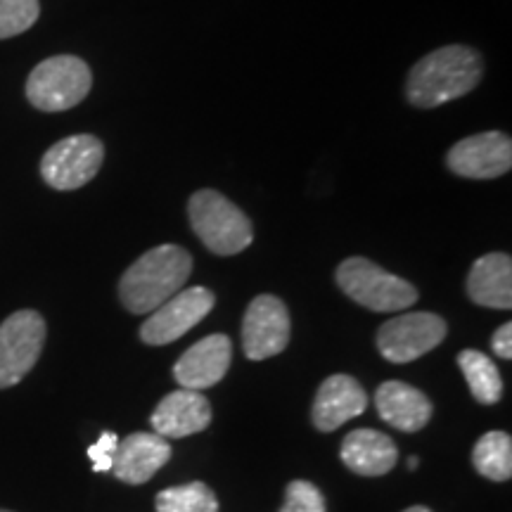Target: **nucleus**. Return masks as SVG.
<instances>
[{
  "label": "nucleus",
  "instance_id": "f257e3e1",
  "mask_svg": "<svg viewBox=\"0 0 512 512\" xmlns=\"http://www.w3.org/2000/svg\"><path fill=\"white\" fill-rule=\"evenodd\" d=\"M484 76V62L477 50L446 46L425 55L406 81V98L420 110H434L475 91Z\"/></svg>",
  "mask_w": 512,
  "mask_h": 512
},
{
  "label": "nucleus",
  "instance_id": "f03ea898",
  "mask_svg": "<svg viewBox=\"0 0 512 512\" xmlns=\"http://www.w3.org/2000/svg\"><path fill=\"white\" fill-rule=\"evenodd\" d=\"M192 273V256L178 245H159L145 252L121 275L119 297L128 311L143 316L183 290Z\"/></svg>",
  "mask_w": 512,
  "mask_h": 512
},
{
  "label": "nucleus",
  "instance_id": "7ed1b4c3",
  "mask_svg": "<svg viewBox=\"0 0 512 512\" xmlns=\"http://www.w3.org/2000/svg\"><path fill=\"white\" fill-rule=\"evenodd\" d=\"M188 216L192 230L209 252L233 256L252 245V221L219 190H197L188 202Z\"/></svg>",
  "mask_w": 512,
  "mask_h": 512
},
{
  "label": "nucleus",
  "instance_id": "20e7f679",
  "mask_svg": "<svg viewBox=\"0 0 512 512\" xmlns=\"http://www.w3.org/2000/svg\"><path fill=\"white\" fill-rule=\"evenodd\" d=\"M335 278L339 290L347 294L351 302L366 306L370 311H403L418 302V290L408 280L387 273L363 256H351L342 261Z\"/></svg>",
  "mask_w": 512,
  "mask_h": 512
},
{
  "label": "nucleus",
  "instance_id": "39448f33",
  "mask_svg": "<svg viewBox=\"0 0 512 512\" xmlns=\"http://www.w3.org/2000/svg\"><path fill=\"white\" fill-rule=\"evenodd\" d=\"M91 67L76 55H55L36 64L27 81V98L41 112L72 110L91 93Z\"/></svg>",
  "mask_w": 512,
  "mask_h": 512
},
{
  "label": "nucleus",
  "instance_id": "423d86ee",
  "mask_svg": "<svg viewBox=\"0 0 512 512\" xmlns=\"http://www.w3.org/2000/svg\"><path fill=\"white\" fill-rule=\"evenodd\" d=\"M46 344V320L24 309L0 323V389L15 387L31 373Z\"/></svg>",
  "mask_w": 512,
  "mask_h": 512
},
{
  "label": "nucleus",
  "instance_id": "0eeeda50",
  "mask_svg": "<svg viewBox=\"0 0 512 512\" xmlns=\"http://www.w3.org/2000/svg\"><path fill=\"white\" fill-rule=\"evenodd\" d=\"M105 162V145L91 133H79L55 143L41 159V176L53 190H79L98 176Z\"/></svg>",
  "mask_w": 512,
  "mask_h": 512
},
{
  "label": "nucleus",
  "instance_id": "6e6552de",
  "mask_svg": "<svg viewBox=\"0 0 512 512\" xmlns=\"http://www.w3.org/2000/svg\"><path fill=\"white\" fill-rule=\"evenodd\" d=\"M446 320L437 313H403L382 325L377 332V349L392 363H411L437 349L446 339Z\"/></svg>",
  "mask_w": 512,
  "mask_h": 512
},
{
  "label": "nucleus",
  "instance_id": "1a4fd4ad",
  "mask_svg": "<svg viewBox=\"0 0 512 512\" xmlns=\"http://www.w3.org/2000/svg\"><path fill=\"white\" fill-rule=\"evenodd\" d=\"M216 297L207 287H188L181 290L169 302H164L159 309L150 313L140 328V339L152 347H162L181 339L185 332H190L197 323H202L214 309Z\"/></svg>",
  "mask_w": 512,
  "mask_h": 512
},
{
  "label": "nucleus",
  "instance_id": "9d476101",
  "mask_svg": "<svg viewBox=\"0 0 512 512\" xmlns=\"http://www.w3.org/2000/svg\"><path fill=\"white\" fill-rule=\"evenodd\" d=\"M290 311L273 294H259L247 306L242 320V349L249 361H266L290 344Z\"/></svg>",
  "mask_w": 512,
  "mask_h": 512
},
{
  "label": "nucleus",
  "instance_id": "9b49d317",
  "mask_svg": "<svg viewBox=\"0 0 512 512\" xmlns=\"http://www.w3.org/2000/svg\"><path fill=\"white\" fill-rule=\"evenodd\" d=\"M446 166L456 176L475 181L505 176L512 166V140L501 131L477 133L451 147Z\"/></svg>",
  "mask_w": 512,
  "mask_h": 512
},
{
  "label": "nucleus",
  "instance_id": "f8f14e48",
  "mask_svg": "<svg viewBox=\"0 0 512 512\" xmlns=\"http://www.w3.org/2000/svg\"><path fill=\"white\" fill-rule=\"evenodd\" d=\"M233 361V342L226 335H209L185 351L174 366V377L183 389L214 387L226 377Z\"/></svg>",
  "mask_w": 512,
  "mask_h": 512
},
{
  "label": "nucleus",
  "instance_id": "ddd939ff",
  "mask_svg": "<svg viewBox=\"0 0 512 512\" xmlns=\"http://www.w3.org/2000/svg\"><path fill=\"white\" fill-rule=\"evenodd\" d=\"M171 458V444L157 432H133L121 441L114 453L112 472L124 484H145Z\"/></svg>",
  "mask_w": 512,
  "mask_h": 512
},
{
  "label": "nucleus",
  "instance_id": "4468645a",
  "mask_svg": "<svg viewBox=\"0 0 512 512\" xmlns=\"http://www.w3.org/2000/svg\"><path fill=\"white\" fill-rule=\"evenodd\" d=\"M152 430L164 439H183L204 432L211 422V403L195 389L166 394L152 413Z\"/></svg>",
  "mask_w": 512,
  "mask_h": 512
},
{
  "label": "nucleus",
  "instance_id": "2eb2a0df",
  "mask_svg": "<svg viewBox=\"0 0 512 512\" xmlns=\"http://www.w3.org/2000/svg\"><path fill=\"white\" fill-rule=\"evenodd\" d=\"M368 408L366 389L349 375H330L320 384L313 401V425L320 432H335L344 422L358 418Z\"/></svg>",
  "mask_w": 512,
  "mask_h": 512
},
{
  "label": "nucleus",
  "instance_id": "dca6fc26",
  "mask_svg": "<svg viewBox=\"0 0 512 512\" xmlns=\"http://www.w3.org/2000/svg\"><path fill=\"white\" fill-rule=\"evenodd\" d=\"M380 418L399 432H418L432 418V403L413 384L389 380L375 392Z\"/></svg>",
  "mask_w": 512,
  "mask_h": 512
},
{
  "label": "nucleus",
  "instance_id": "f3484780",
  "mask_svg": "<svg viewBox=\"0 0 512 512\" xmlns=\"http://www.w3.org/2000/svg\"><path fill=\"white\" fill-rule=\"evenodd\" d=\"M467 294L479 306L512 309V259L508 254H484L467 275Z\"/></svg>",
  "mask_w": 512,
  "mask_h": 512
},
{
  "label": "nucleus",
  "instance_id": "a211bd4d",
  "mask_svg": "<svg viewBox=\"0 0 512 512\" xmlns=\"http://www.w3.org/2000/svg\"><path fill=\"white\" fill-rule=\"evenodd\" d=\"M342 463L361 477H382L394 470L399 451L387 434L377 430H354L342 441Z\"/></svg>",
  "mask_w": 512,
  "mask_h": 512
},
{
  "label": "nucleus",
  "instance_id": "6ab92c4d",
  "mask_svg": "<svg viewBox=\"0 0 512 512\" xmlns=\"http://www.w3.org/2000/svg\"><path fill=\"white\" fill-rule=\"evenodd\" d=\"M458 366L463 370L472 396L484 406H491L503 396V377L496 363L482 351L465 349L458 354Z\"/></svg>",
  "mask_w": 512,
  "mask_h": 512
},
{
  "label": "nucleus",
  "instance_id": "aec40b11",
  "mask_svg": "<svg viewBox=\"0 0 512 512\" xmlns=\"http://www.w3.org/2000/svg\"><path fill=\"white\" fill-rule=\"evenodd\" d=\"M472 463H475L479 475L494 482H508L512 477V439L505 432H486L479 437L472 451Z\"/></svg>",
  "mask_w": 512,
  "mask_h": 512
},
{
  "label": "nucleus",
  "instance_id": "412c9836",
  "mask_svg": "<svg viewBox=\"0 0 512 512\" xmlns=\"http://www.w3.org/2000/svg\"><path fill=\"white\" fill-rule=\"evenodd\" d=\"M157 512H219V501L204 482H190L159 491Z\"/></svg>",
  "mask_w": 512,
  "mask_h": 512
},
{
  "label": "nucleus",
  "instance_id": "4be33fe9",
  "mask_svg": "<svg viewBox=\"0 0 512 512\" xmlns=\"http://www.w3.org/2000/svg\"><path fill=\"white\" fill-rule=\"evenodd\" d=\"M41 15L38 0H0V41L24 34Z\"/></svg>",
  "mask_w": 512,
  "mask_h": 512
},
{
  "label": "nucleus",
  "instance_id": "5701e85b",
  "mask_svg": "<svg viewBox=\"0 0 512 512\" xmlns=\"http://www.w3.org/2000/svg\"><path fill=\"white\" fill-rule=\"evenodd\" d=\"M280 512H328L325 496L316 484L306 479H294L285 489V503Z\"/></svg>",
  "mask_w": 512,
  "mask_h": 512
},
{
  "label": "nucleus",
  "instance_id": "b1692460",
  "mask_svg": "<svg viewBox=\"0 0 512 512\" xmlns=\"http://www.w3.org/2000/svg\"><path fill=\"white\" fill-rule=\"evenodd\" d=\"M119 437L114 432H102L93 446H88V458H91L95 472H112L114 453H117Z\"/></svg>",
  "mask_w": 512,
  "mask_h": 512
},
{
  "label": "nucleus",
  "instance_id": "393cba45",
  "mask_svg": "<svg viewBox=\"0 0 512 512\" xmlns=\"http://www.w3.org/2000/svg\"><path fill=\"white\" fill-rule=\"evenodd\" d=\"M491 349L498 358H505L510 361L512 358V323H503L501 328L494 332V339H491Z\"/></svg>",
  "mask_w": 512,
  "mask_h": 512
},
{
  "label": "nucleus",
  "instance_id": "a878e982",
  "mask_svg": "<svg viewBox=\"0 0 512 512\" xmlns=\"http://www.w3.org/2000/svg\"><path fill=\"white\" fill-rule=\"evenodd\" d=\"M403 512H432L430 508H425V505H413V508L403 510Z\"/></svg>",
  "mask_w": 512,
  "mask_h": 512
},
{
  "label": "nucleus",
  "instance_id": "bb28decb",
  "mask_svg": "<svg viewBox=\"0 0 512 512\" xmlns=\"http://www.w3.org/2000/svg\"><path fill=\"white\" fill-rule=\"evenodd\" d=\"M420 465V460H418V456H413L411 460H408V467H411V470H415V467Z\"/></svg>",
  "mask_w": 512,
  "mask_h": 512
},
{
  "label": "nucleus",
  "instance_id": "cd10ccee",
  "mask_svg": "<svg viewBox=\"0 0 512 512\" xmlns=\"http://www.w3.org/2000/svg\"><path fill=\"white\" fill-rule=\"evenodd\" d=\"M0 512H10V510H0Z\"/></svg>",
  "mask_w": 512,
  "mask_h": 512
}]
</instances>
